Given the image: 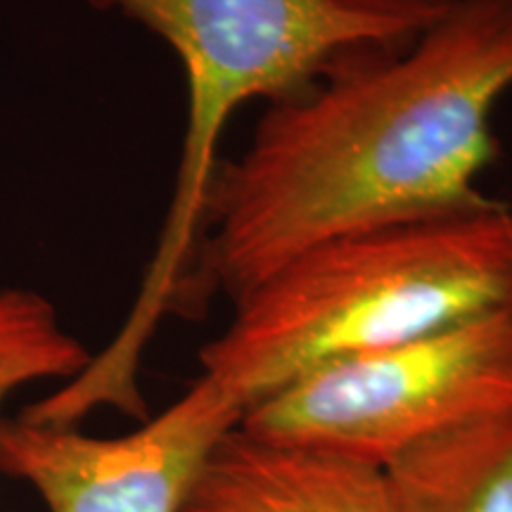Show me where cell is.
Wrapping results in <instances>:
<instances>
[{
    "label": "cell",
    "instance_id": "1",
    "mask_svg": "<svg viewBox=\"0 0 512 512\" xmlns=\"http://www.w3.org/2000/svg\"><path fill=\"white\" fill-rule=\"evenodd\" d=\"M512 93V0H451L411 46L358 55L271 102L216 169L190 318L306 247L482 200Z\"/></svg>",
    "mask_w": 512,
    "mask_h": 512
},
{
    "label": "cell",
    "instance_id": "2",
    "mask_svg": "<svg viewBox=\"0 0 512 512\" xmlns=\"http://www.w3.org/2000/svg\"><path fill=\"white\" fill-rule=\"evenodd\" d=\"M162 38L188 83L181 166L157 252L117 337L55 392L64 418L117 408L145 420L140 358L164 316H190L221 136L247 102L304 91L358 55L411 46L451 0H88Z\"/></svg>",
    "mask_w": 512,
    "mask_h": 512
},
{
    "label": "cell",
    "instance_id": "3",
    "mask_svg": "<svg viewBox=\"0 0 512 512\" xmlns=\"http://www.w3.org/2000/svg\"><path fill=\"white\" fill-rule=\"evenodd\" d=\"M512 304V207L482 200L306 247L233 302L202 377L242 413L332 363Z\"/></svg>",
    "mask_w": 512,
    "mask_h": 512
},
{
    "label": "cell",
    "instance_id": "4",
    "mask_svg": "<svg viewBox=\"0 0 512 512\" xmlns=\"http://www.w3.org/2000/svg\"><path fill=\"white\" fill-rule=\"evenodd\" d=\"M512 411V304L332 363L242 413L254 437L387 467L420 441Z\"/></svg>",
    "mask_w": 512,
    "mask_h": 512
},
{
    "label": "cell",
    "instance_id": "5",
    "mask_svg": "<svg viewBox=\"0 0 512 512\" xmlns=\"http://www.w3.org/2000/svg\"><path fill=\"white\" fill-rule=\"evenodd\" d=\"M240 420L238 403L202 375L121 437L0 418V472L29 484L48 512H181L204 458Z\"/></svg>",
    "mask_w": 512,
    "mask_h": 512
},
{
    "label": "cell",
    "instance_id": "6",
    "mask_svg": "<svg viewBox=\"0 0 512 512\" xmlns=\"http://www.w3.org/2000/svg\"><path fill=\"white\" fill-rule=\"evenodd\" d=\"M181 512H396L384 467L233 427L192 479Z\"/></svg>",
    "mask_w": 512,
    "mask_h": 512
},
{
    "label": "cell",
    "instance_id": "7",
    "mask_svg": "<svg viewBox=\"0 0 512 512\" xmlns=\"http://www.w3.org/2000/svg\"><path fill=\"white\" fill-rule=\"evenodd\" d=\"M384 472L396 512H512V411L420 441Z\"/></svg>",
    "mask_w": 512,
    "mask_h": 512
},
{
    "label": "cell",
    "instance_id": "8",
    "mask_svg": "<svg viewBox=\"0 0 512 512\" xmlns=\"http://www.w3.org/2000/svg\"><path fill=\"white\" fill-rule=\"evenodd\" d=\"M91 358L50 299L19 287L0 290V408L29 384L74 380Z\"/></svg>",
    "mask_w": 512,
    "mask_h": 512
}]
</instances>
